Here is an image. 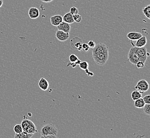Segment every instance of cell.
Returning <instances> with one entry per match:
<instances>
[{"mask_svg": "<svg viewBox=\"0 0 150 138\" xmlns=\"http://www.w3.org/2000/svg\"><path fill=\"white\" fill-rule=\"evenodd\" d=\"M87 44H88V46L89 47V48H94L96 45L95 43L93 41H89L87 43Z\"/></svg>", "mask_w": 150, "mask_h": 138, "instance_id": "83f0119b", "label": "cell"}, {"mask_svg": "<svg viewBox=\"0 0 150 138\" xmlns=\"http://www.w3.org/2000/svg\"><path fill=\"white\" fill-rule=\"evenodd\" d=\"M128 58L131 64H135V65L137 63V62L140 61L136 52L134 49V46H133L130 49L129 51L128 52Z\"/></svg>", "mask_w": 150, "mask_h": 138, "instance_id": "8992f818", "label": "cell"}, {"mask_svg": "<svg viewBox=\"0 0 150 138\" xmlns=\"http://www.w3.org/2000/svg\"><path fill=\"white\" fill-rule=\"evenodd\" d=\"M23 131L32 134H35L37 132V129L35 124L31 120H30L24 116V118L21 123Z\"/></svg>", "mask_w": 150, "mask_h": 138, "instance_id": "7a4b0ae2", "label": "cell"}, {"mask_svg": "<svg viewBox=\"0 0 150 138\" xmlns=\"http://www.w3.org/2000/svg\"><path fill=\"white\" fill-rule=\"evenodd\" d=\"M84 71H85V73L87 74L88 76H93L94 75V73H93L92 72H91V71H89V70H88V69H86Z\"/></svg>", "mask_w": 150, "mask_h": 138, "instance_id": "f546056e", "label": "cell"}, {"mask_svg": "<svg viewBox=\"0 0 150 138\" xmlns=\"http://www.w3.org/2000/svg\"><path fill=\"white\" fill-rule=\"evenodd\" d=\"M78 9L75 7H72L70 8V13H71L72 15H74L76 14H77L78 13Z\"/></svg>", "mask_w": 150, "mask_h": 138, "instance_id": "cb8c5ba5", "label": "cell"}, {"mask_svg": "<svg viewBox=\"0 0 150 138\" xmlns=\"http://www.w3.org/2000/svg\"><path fill=\"white\" fill-rule=\"evenodd\" d=\"M33 134L28 133L26 132L23 131L21 133H16L14 138H30L32 137Z\"/></svg>", "mask_w": 150, "mask_h": 138, "instance_id": "9a60e30c", "label": "cell"}, {"mask_svg": "<svg viewBox=\"0 0 150 138\" xmlns=\"http://www.w3.org/2000/svg\"><path fill=\"white\" fill-rule=\"evenodd\" d=\"M142 12L146 18L148 19H150V5H148L144 8L142 9Z\"/></svg>", "mask_w": 150, "mask_h": 138, "instance_id": "ac0fdd59", "label": "cell"}, {"mask_svg": "<svg viewBox=\"0 0 150 138\" xmlns=\"http://www.w3.org/2000/svg\"><path fill=\"white\" fill-rule=\"evenodd\" d=\"M79 66L80 68L83 70H85L86 69H87L89 67V64L88 62L86 61H83V62H81V63L79 64Z\"/></svg>", "mask_w": 150, "mask_h": 138, "instance_id": "d6986e66", "label": "cell"}, {"mask_svg": "<svg viewBox=\"0 0 150 138\" xmlns=\"http://www.w3.org/2000/svg\"><path fill=\"white\" fill-rule=\"evenodd\" d=\"M92 57L96 64L104 65L109 58V47L103 43H98L92 49Z\"/></svg>", "mask_w": 150, "mask_h": 138, "instance_id": "6da1fadb", "label": "cell"}, {"mask_svg": "<svg viewBox=\"0 0 150 138\" xmlns=\"http://www.w3.org/2000/svg\"><path fill=\"white\" fill-rule=\"evenodd\" d=\"M56 37L60 42H65L67 41L70 37L69 33L64 32L61 30H59L56 32Z\"/></svg>", "mask_w": 150, "mask_h": 138, "instance_id": "52a82bcc", "label": "cell"}, {"mask_svg": "<svg viewBox=\"0 0 150 138\" xmlns=\"http://www.w3.org/2000/svg\"><path fill=\"white\" fill-rule=\"evenodd\" d=\"M39 11L37 8L32 7L28 11V15L32 19H36L39 16Z\"/></svg>", "mask_w": 150, "mask_h": 138, "instance_id": "ba28073f", "label": "cell"}, {"mask_svg": "<svg viewBox=\"0 0 150 138\" xmlns=\"http://www.w3.org/2000/svg\"><path fill=\"white\" fill-rule=\"evenodd\" d=\"M136 65V67L138 69H140V68H142V67H144L145 66V63L142 62V61H139L138 62H137V63L135 64Z\"/></svg>", "mask_w": 150, "mask_h": 138, "instance_id": "484cf974", "label": "cell"}, {"mask_svg": "<svg viewBox=\"0 0 150 138\" xmlns=\"http://www.w3.org/2000/svg\"><path fill=\"white\" fill-rule=\"evenodd\" d=\"M43 2H44V3H50L51 2H52L53 0H41Z\"/></svg>", "mask_w": 150, "mask_h": 138, "instance_id": "4dcf8cb0", "label": "cell"}, {"mask_svg": "<svg viewBox=\"0 0 150 138\" xmlns=\"http://www.w3.org/2000/svg\"><path fill=\"white\" fill-rule=\"evenodd\" d=\"M3 4V0H0V8L2 6Z\"/></svg>", "mask_w": 150, "mask_h": 138, "instance_id": "1f68e13d", "label": "cell"}, {"mask_svg": "<svg viewBox=\"0 0 150 138\" xmlns=\"http://www.w3.org/2000/svg\"><path fill=\"white\" fill-rule=\"evenodd\" d=\"M56 27H57L58 30H61V31L67 32V33H69L71 30L70 24L64 22V21H62V23H60L59 25Z\"/></svg>", "mask_w": 150, "mask_h": 138, "instance_id": "30bf717a", "label": "cell"}, {"mask_svg": "<svg viewBox=\"0 0 150 138\" xmlns=\"http://www.w3.org/2000/svg\"><path fill=\"white\" fill-rule=\"evenodd\" d=\"M62 18H63V21L69 24H72L75 22L73 18V15L70 12L65 13L64 16H62Z\"/></svg>", "mask_w": 150, "mask_h": 138, "instance_id": "5bb4252c", "label": "cell"}, {"mask_svg": "<svg viewBox=\"0 0 150 138\" xmlns=\"http://www.w3.org/2000/svg\"><path fill=\"white\" fill-rule=\"evenodd\" d=\"M147 38L145 36H142L140 38L138 39L137 41L135 44V46L137 47H144L145 45H147Z\"/></svg>", "mask_w": 150, "mask_h": 138, "instance_id": "4fadbf2b", "label": "cell"}, {"mask_svg": "<svg viewBox=\"0 0 150 138\" xmlns=\"http://www.w3.org/2000/svg\"><path fill=\"white\" fill-rule=\"evenodd\" d=\"M144 103L147 104H150V95H147L143 98Z\"/></svg>", "mask_w": 150, "mask_h": 138, "instance_id": "d4e9b609", "label": "cell"}, {"mask_svg": "<svg viewBox=\"0 0 150 138\" xmlns=\"http://www.w3.org/2000/svg\"><path fill=\"white\" fill-rule=\"evenodd\" d=\"M73 18L74 21L76 23H80L82 21V16L81 15L79 14L78 13L73 15Z\"/></svg>", "mask_w": 150, "mask_h": 138, "instance_id": "44dd1931", "label": "cell"}, {"mask_svg": "<svg viewBox=\"0 0 150 138\" xmlns=\"http://www.w3.org/2000/svg\"><path fill=\"white\" fill-rule=\"evenodd\" d=\"M134 48L135 51L136 52L138 58H140V61L143 62L144 63L146 62L147 60V48L145 47H137L135 46H134Z\"/></svg>", "mask_w": 150, "mask_h": 138, "instance_id": "5b68a950", "label": "cell"}, {"mask_svg": "<svg viewBox=\"0 0 150 138\" xmlns=\"http://www.w3.org/2000/svg\"><path fill=\"white\" fill-rule=\"evenodd\" d=\"M39 86L41 89L43 91L47 90L49 88V83L48 81L44 78H41L39 82Z\"/></svg>", "mask_w": 150, "mask_h": 138, "instance_id": "8fae6325", "label": "cell"}, {"mask_svg": "<svg viewBox=\"0 0 150 138\" xmlns=\"http://www.w3.org/2000/svg\"><path fill=\"white\" fill-rule=\"evenodd\" d=\"M143 111L144 113L147 114L149 115L150 114V104H145V105L144 106Z\"/></svg>", "mask_w": 150, "mask_h": 138, "instance_id": "603a6c76", "label": "cell"}, {"mask_svg": "<svg viewBox=\"0 0 150 138\" xmlns=\"http://www.w3.org/2000/svg\"><path fill=\"white\" fill-rule=\"evenodd\" d=\"M50 21L52 26L56 27L58 26L60 23H62L63 21V18L62 16L60 14L54 15L50 18Z\"/></svg>", "mask_w": 150, "mask_h": 138, "instance_id": "9c48e42d", "label": "cell"}, {"mask_svg": "<svg viewBox=\"0 0 150 138\" xmlns=\"http://www.w3.org/2000/svg\"><path fill=\"white\" fill-rule=\"evenodd\" d=\"M135 89L143 93L147 91L149 89V84L145 80H140L137 82L136 85L135 86Z\"/></svg>", "mask_w": 150, "mask_h": 138, "instance_id": "277c9868", "label": "cell"}, {"mask_svg": "<svg viewBox=\"0 0 150 138\" xmlns=\"http://www.w3.org/2000/svg\"><path fill=\"white\" fill-rule=\"evenodd\" d=\"M142 36V34L140 32H131L128 33L127 37L131 41H137L138 39L140 38Z\"/></svg>", "mask_w": 150, "mask_h": 138, "instance_id": "7c38bea8", "label": "cell"}, {"mask_svg": "<svg viewBox=\"0 0 150 138\" xmlns=\"http://www.w3.org/2000/svg\"><path fill=\"white\" fill-rule=\"evenodd\" d=\"M145 104V103H144L142 97L135 100V102H134V106L137 108H143Z\"/></svg>", "mask_w": 150, "mask_h": 138, "instance_id": "2e32d148", "label": "cell"}, {"mask_svg": "<svg viewBox=\"0 0 150 138\" xmlns=\"http://www.w3.org/2000/svg\"><path fill=\"white\" fill-rule=\"evenodd\" d=\"M79 58L76 55L72 54L69 57V60L70 62H76L78 60Z\"/></svg>", "mask_w": 150, "mask_h": 138, "instance_id": "7402d4cb", "label": "cell"}, {"mask_svg": "<svg viewBox=\"0 0 150 138\" xmlns=\"http://www.w3.org/2000/svg\"><path fill=\"white\" fill-rule=\"evenodd\" d=\"M82 49L85 51H87L89 49V47L86 43H83L82 44Z\"/></svg>", "mask_w": 150, "mask_h": 138, "instance_id": "4316f807", "label": "cell"}, {"mask_svg": "<svg viewBox=\"0 0 150 138\" xmlns=\"http://www.w3.org/2000/svg\"><path fill=\"white\" fill-rule=\"evenodd\" d=\"M14 131L16 133H21L23 131V128L21 126V124H16L14 126Z\"/></svg>", "mask_w": 150, "mask_h": 138, "instance_id": "ffe728a7", "label": "cell"}, {"mask_svg": "<svg viewBox=\"0 0 150 138\" xmlns=\"http://www.w3.org/2000/svg\"><path fill=\"white\" fill-rule=\"evenodd\" d=\"M131 99L135 101L142 97V93H140V92L138 91L137 90H135L131 93Z\"/></svg>", "mask_w": 150, "mask_h": 138, "instance_id": "e0dca14e", "label": "cell"}, {"mask_svg": "<svg viewBox=\"0 0 150 138\" xmlns=\"http://www.w3.org/2000/svg\"><path fill=\"white\" fill-rule=\"evenodd\" d=\"M41 138H57L56 135H43L41 136Z\"/></svg>", "mask_w": 150, "mask_h": 138, "instance_id": "f1b7e54d", "label": "cell"}, {"mask_svg": "<svg viewBox=\"0 0 150 138\" xmlns=\"http://www.w3.org/2000/svg\"><path fill=\"white\" fill-rule=\"evenodd\" d=\"M58 130L53 124H47L43 125L41 131V136L46 135H54L57 136Z\"/></svg>", "mask_w": 150, "mask_h": 138, "instance_id": "3957f363", "label": "cell"}]
</instances>
